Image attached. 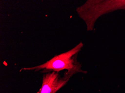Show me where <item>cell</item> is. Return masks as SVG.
Instances as JSON below:
<instances>
[{"mask_svg":"<svg viewBox=\"0 0 125 93\" xmlns=\"http://www.w3.org/2000/svg\"><path fill=\"white\" fill-rule=\"evenodd\" d=\"M69 80L62 77L54 72L45 73L43 76L41 88L36 93H55L66 84Z\"/></svg>","mask_w":125,"mask_h":93,"instance_id":"obj_3","label":"cell"},{"mask_svg":"<svg viewBox=\"0 0 125 93\" xmlns=\"http://www.w3.org/2000/svg\"><path fill=\"white\" fill-rule=\"evenodd\" d=\"M83 47V44L81 42L69 51L55 56L42 65L22 69L24 70H34L35 72L40 71L45 73L51 72L59 73L60 71L66 70V71L64 74L63 77L69 80L76 73H87V71L82 69L81 64L77 60L78 54Z\"/></svg>","mask_w":125,"mask_h":93,"instance_id":"obj_1","label":"cell"},{"mask_svg":"<svg viewBox=\"0 0 125 93\" xmlns=\"http://www.w3.org/2000/svg\"><path fill=\"white\" fill-rule=\"evenodd\" d=\"M125 10V0H88L76 9L87 31H92L100 17L117 10Z\"/></svg>","mask_w":125,"mask_h":93,"instance_id":"obj_2","label":"cell"}]
</instances>
